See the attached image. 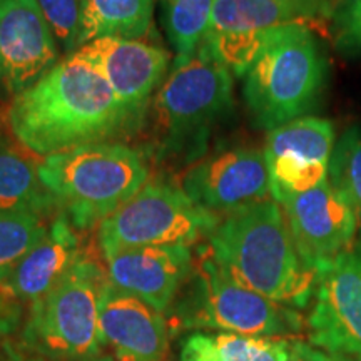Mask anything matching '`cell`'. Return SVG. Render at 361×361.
<instances>
[{"mask_svg":"<svg viewBox=\"0 0 361 361\" xmlns=\"http://www.w3.org/2000/svg\"><path fill=\"white\" fill-rule=\"evenodd\" d=\"M7 119L17 142L42 157L137 128L101 72L75 52L13 96Z\"/></svg>","mask_w":361,"mask_h":361,"instance_id":"6da1fadb","label":"cell"},{"mask_svg":"<svg viewBox=\"0 0 361 361\" xmlns=\"http://www.w3.org/2000/svg\"><path fill=\"white\" fill-rule=\"evenodd\" d=\"M207 241L216 263L243 286L295 310L313 301L318 274L301 258L273 197L224 216Z\"/></svg>","mask_w":361,"mask_h":361,"instance_id":"7a4b0ae2","label":"cell"},{"mask_svg":"<svg viewBox=\"0 0 361 361\" xmlns=\"http://www.w3.org/2000/svg\"><path fill=\"white\" fill-rule=\"evenodd\" d=\"M39 178L78 231L99 226L146 186L144 156L117 142L57 152L37 164Z\"/></svg>","mask_w":361,"mask_h":361,"instance_id":"3957f363","label":"cell"},{"mask_svg":"<svg viewBox=\"0 0 361 361\" xmlns=\"http://www.w3.org/2000/svg\"><path fill=\"white\" fill-rule=\"evenodd\" d=\"M173 333L183 329H213L245 336L291 338L306 328L298 310L279 305L243 286L229 276L201 247L197 263L166 311Z\"/></svg>","mask_w":361,"mask_h":361,"instance_id":"277c9868","label":"cell"},{"mask_svg":"<svg viewBox=\"0 0 361 361\" xmlns=\"http://www.w3.org/2000/svg\"><path fill=\"white\" fill-rule=\"evenodd\" d=\"M233 74L202 49L173 67L154 97V152L159 161L194 164L233 109Z\"/></svg>","mask_w":361,"mask_h":361,"instance_id":"5b68a950","label":"cell"},{"mask_svg":"<svg viewBox=\"0 0 361 361\" xmlns=\"http://www.w3.org/2000/svg\"><path fill=\"white\" fill-rule=\"evenodd\" d=\"M243 79L252 119L273 130L316 106L326 80V61L310 25H283L271 30Z\"/></svg>","mask_w":361,"mask_h":361,"instance_id":"8992f818","label":"cell"},{"mask_svg":"<svg viewBox=\"0 0 361 361\" xmlns=\"http://www.w3.org/2000/svg\"><path fill=\"white\" fill-rule=\"evenodd\" d=\"M107 274L84 255L56 286L32 301L24 328L27 348L56 360H90L101 353L99 298Z\"/></svg>","mask_w":361,"mask_h":361,"instance_id":"52a82bcc","label":"cell"},{"mask_svg":"<svg viewBox=\"0 0 361 361\" xmlns=\"http://www.w3.org/2000/svg\"><path fill=\"white\" fill-rule=\"evenodd\" d=\"M219 221L194 204L183 188L147 180L141 191L99 224L97 239L104 256L129 247L192 246L202 238L209 239Z\"/></svg>","mask_w":361,"mask_h":361,"instance_id":"ba28073f","label":"cell"},{"mask_svg":"<svg viewBox=\"0 0 361 361\" xmlns=\"http://www.w3.org/2000/svg\"><path fill=\"white\" fill-rule=\"evenodd\" d=\"M328 0H214L201 49L236 78H245L276 27L328 19Z\"/></svg>","mask_w":361,"mask_h":361,"instance_id":"9c48e42d","label":"cell"},{"mask_svg":"<svg viewBox=\"0 0 361 361\" xmlns=\"http://www.w3.org/2000/svg\"><path fill=\"white\" fill-rule=\"evenodd\" d=\"M306 331L316 348L361 361V241L318 274Z\"/></svg>","mask_w":361,"mask_h":361,"instance_id":"30bf717a","label":"cell"},{"mask_svg":"<svg viewBox=\"0 0 361 361\" xmlns=\"http://www.w3.org/2000/svg\"><path fill=\"white\" fill-rule=\"evenodd\" d=\"M186 196L206 213L224 216L269 200V171L264 151L231 147L194 162L180 184Z\"/></svg>","mask_w":361,"mask_h":361,"instance_id":"8fae6325","label":"cell"},{"mask_svg":"<svg viewBox=\"0 0 361 361\" xmlns=\"http://www.w3.org/2000/svg\"><path fill=\"white\" fill-rule=\"evenodd\" d=\"M278 204L283 207L301 258L316 274L355 246L358 218L329 179L306 192L288 194Z\"/></svg>","mask_w":361,"mask_h":361,"instance_id":"7c38bea8","label":"cell"},{"mask_svg":"<svg viewBox=\"0 0 361 361\" xmlns=\"http://www.w3.org/2000/svg\"><path fill=\"white\" fill-rule=\"evenodd\" d=\"M335 147V126L322 117L305 116L269 130L264 157L269 171L271 197L306 192L328 179Z\"/></svg>","mask_w":361,"mask_h":361,"instance_id":"4fadbf2b","label":"cell"},{"mask_svg":"<svg viewBox=\"0 0 361 361\" xmlns=\"http://www.w3.org/2000/svg\"><path fill=\"white\" fill-rule=\"evenodd\" d=\"M61 47L35 0H0V90L17 96L61 61Z\"/></svg>","mask_w":361,"mask_h":361,"instance_id":"5bb4252c","label":"cell"},{"mask_svg":"<svg viewBox=\"0 0 361 361\" xmlns=\"http://www.w3.org/2000/svg\"><path fill=\"white\" fill-rule=\"evenodd\" d=\"M75 54L101 72L134 124H141L154 90L166 80L169 52L144 40L106 37L84 44Z\"/></svg>","mask_w":361,"mask_h":361,"instance_id":"9a60e30c","label":"cell"},{"mask_svg":"<svg viewBox=\"0 0 361 361\" xmlns=\"http://www.w3.org/2000/svg\"><path fill=\"white\" fill-rule=\"evenodd\" d=\"M107 279L164 313L186 283L194 266L191 246L129 247L104 256Z\"/></svg>","mask_w":361,"mask_h":361,"instance_id":"2e32d148","label":"cell"},{"mask_svg":"<svg viewBox=\"0 0 361 361\" xmlns=\"http://www.w3.org/2000/svg\"><path fill=\"white\" fill-rule=\"evenodd\" d=\"M99 329L102 345H109L119 360H166L169 336L166 314L116 288L109 279L99 298Z\"/></svg>","mask_w":361,"mask_h":361,"instance_id":"e0dca14e","label":"cell"},{"mask_svg":"<svg viewBox=\"0 0 361 361\" xmlns=\"http://www.w3.org/2000/svg\"><path fill=\"white\" fill-rule=\"evenodd\" d=\"M84 255L78 229L59 211L52 218L45 238L0 284V295L17 303H32L56 286Z\"/></svg>","mask_w":361,"mask_h":361,"instance_id":"ac0fdd59","label":"cell"},{"mask_svg":"<svg viewBox=\"0 0 361 361\" xmlns=\"http://www.w3.org/2000/svg\"><path fill=\"white\" fill-rule=\"evenodd\" d=\"M0 213H59L57 201L39 178L37 164L0 135Z\"/></svg>","mask_w":361,"mask_h":361,"instance_id":"d6986e66","label":"cell"},{"mask_svg":"<svg viewBox=\"0 0 361 361\" xmlns=\"http://www.w3.org/2000/svg\"><path fill=\"white\" fill-rule=\"evenodd\" d=\"M295 338L194 333L183 341L179 361H290Z\"/></svg>","mask_w":361,"mask_h":361,"instance_id":"ffe728a7","label":"cell"},{"mask_svg":"<svg viewBox=\"0 0 361 361\" xmlns=\"http://www.w3.org/2000/svg\"><path fill=\"white\" fill-rule=\"evenodd\" d=\"M152 19L154 0H80L79 47L106 37L141 40Z\"/></svg>","mask_w":361,"mask_h":361,"instance_id":"44dd1931","label":"cell"},{"mask_svg":"<svg viewBox=\"0 0 361 361\" xmlns=\"http://www.w3.org/2000/svg\"><path fill=\"white\" fill-rule=\"evenodd\" d=\"M214 0H162L166 34L174 51V67L200 52L209 30Z\"/></svg>","mask_w":361,"mask_h":361,"instance_id":"7402d4cb","label":"cell"},{"mask_svg":"<svg viewBox=\"0 0 361 361\" xmlns=\"http://www.w3.org/2000/svg\"><path fill=\"white\" fill-rule=\"evenodd\" d=\"M49 226L35 213H0V284L42 241Z\"/></svg>","mask_w":361,"mask_h":361,"instance_id":"603a6c76","label":"cell"},{"mask_svg":"<svg viewBox=\"0 0 361 361\" xmlns=\"http://www.w3.org/2000/svg\"><path fill=\"white\" fill-rule=\"evenodd\" d=\"M328 179L353 207L361 233V126H351L335 142Z\"/></svg>","mask_w":361,"mask_h":361,"instance_id":"cb8c5ba5","label":"cell"},{"mask_svg":"<svg viewBox=\"0 0 361 361\" xmlns=\"http://www.w3.org/2000/svg\"><path fill=\"white\" fill-rule=\"evenodd\" d=\"M329 34L345 56L361 54V0H335L329 7Z\"/></svg>","mask_w":361,"mask_h":361,"instance_id":"d4e9b609","label":"cell"},{"mask_svg":"<svg viewBox=\"0 0 361 361\" xmlns=\"http://www.w3.org/2000/svg\"><path fill=\"white\" fill-rule=\"evenodd\" d=\"M67 56L79 49L80 0H35Z\"/></svg>","mask_w":361,"mask_h":361,"instance_id":"484cf974","label":"cell"},{"mask_svg":"<svg viewBox=\"0 0 361 361\" xmlns=\"http://www.w3.org/2000/svg\"><path fill=\"white\" fill-rule=\"evenodd\" d=\"M22 310L17 301L0 295V340L11 335L20 323Z\"/></svg>","mask_w":361,"mask_h":361,"instance_id":"4316f807","label":"cell"},{"mask_svg":"<svg viewBox=\"0 0 361 361\" xmlns=\"http://www.w3.org/2000/svg\"><path fill=\"white\" fill-rule=\"evenodd\" d=\"M290 361H346L343 358H338L335 355H329L326 351L316 348L311 343L296 340L295 350H293Z\"/></svg>","mask_w":361,"mask_h":361,"instance_id":"83f0119b","label":"cell"},{"mask_svg":"<svg viewBox=\"0 0 361 361\" xmlns=\"http://www.w3.org/2000/svg\"><path fill=\"white\" fill-rule=\"evenodd\" d=\"M87 361H124V360H119L116 355H97Z\"/></svg>","mask_w":361,"mask_h":361,"instance_id":"f1b7e54d","label":"cell"},{"mask_svg":"<svg viewBox=\"0 0 361 361\" xmlns=\"http://www.w3.org/2000/svg\"><path fill=\"white\" fill-rule=\"evenodd\" d=\"M4 361H40V360H22V358H12V360H4Z\"/></svg>","mask_w":361,"mask_h":361,"instance_id":"f546056e","label":"cell"}]
</instances>
